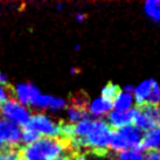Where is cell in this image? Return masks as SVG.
I'll use <instances>...</instances> for the list:
<instances>
[{"label": "cell", "instance_id": "1", "mask_svg": "<svg viewBox=\"0 0 160 160\" xmlns=\"http://www.w3.org/2000/svg\"><path fill=\"white\" fill-rule=\"evenodd\" d=\"M69 145L62 138L41 137L20 150L21 160H54L66 153Z\"/></svg>", "mask_w": 160, "mask_h": 160}, {"label": "cell", "instance_id": "2", "mask_svg": "<svg viewBox=\"0 0 160 160\" xmlns=\"http://www.w3.org/2000/svg\"><path fill=\"white\" fill-rule=\"evenodd\" d=\"M0 113L4 117V119L8 120L19 128L26 126L32 117L28 108L12 98L0 107Z\"/></svg>", "mask_w": 160, "mask_h": 160}, {"label": "cell", "instance_id": "3", "mask_svg": "<svg viewBox=\"0 0 160 160\" xmlns=\"http://www.w3.org/2000/svg\"><path fill=\"white\" fill-rule=\"evenodd\" d=\"M26 126L31 128L32 130H34L40 137L56 138L61 136L60 124H58L49 116L45 115V113H41V112H38V113L32 116Z\"/></svg>", "mask_w": 160, "mask_h": 160}, {"label": "cell", "instance_id": "4", "mask_svg": "<svg viewBox=\"0 0 160 160\" xmlns=\"http://www.w3.org/2000/svg\"><path fill=\"white\" fill-rule=\"evenodd\" d=\"M133 125L140 131L145 132L157 128V107L146 104L142 107L134 108Z\"/></svg>", "mask_w": 160, "mask_h": 160}, {"label": "cell", "instance_id": "5", "mask_svg": "<svg viewBox=\"0 0 160 160\" xmlns=\"http://www.w3.org/2000/svg\"><path fill=\"white\" fill-rule=\"evenodd\" d=\"M21 142V128L0 119V148H15Z\"/></svg>", "mask_w": 160, "mask_h": 160}, {"label": "cell", "instance_id": "6", "mask_svg": "<svg viewBox=\"0 0 160 160\" xmlns=\"http://www.w3.org/2000/svg\"><path fill=\"white\" fill-rule=\"evenodd\" d=\"M40 93V89L33 83H19L14 88V95L17 97V101L25 107H32Z\"/></svg>", "mask_w": 160, "mask_h": 160}, {"label": "cell", "instance_id": "7", "mask_svg": "<svg viewBox=\"0 0 160 160\" xmlns=\"http://www.w3.org/2000/svg\"><path fill=\"white\" fill-rule=\"evenodd\" d=\"M32 107L35 109H40V110L60 111L67 107V101L61 97H55L52 95H45L41 92Z\"/></svg>", "mask_w": 160, "mask_h": 160}, {"label": "cell", "instance_id": "8", "mask_svg": "<svg viewBox=\"0 0 160 160\" xmlns=\"http://www.w3.org/2000/svg\"><path fill=\"white\" fill-rule=\"evenodd\" d=\"M123 138V142L128 150H138L142 151V132L134 125H129L126 128L117 130Z\"/></svg>", "mask_w": 160, "mask_h": 160}, {"label": "cell", "instance_id": "9", "mask_svg": "<svg viewBox=\"0 0 160 160\" xmlns=\"http://www.w3.org/2000/svg\"><path fill=\"white\" fill-rule=\"evenodd\" d=\"M154 84H156V81L150 78V80H145L140 82L133 89L132 96H133V99L136 101V103L138 104V107L150 104Z\"/></svg>", "mask_w": 160, "mask_h": 160}, {"label": "cell", "instance_id": "10", "mask_svg": "<svg viewBox=\"0 0 160 160\" xmlns=\"http://www.w3.org/2000/svg\"><path fill=\"white\" fill-rule=\"evenodd\" d=\"M133 116H134V108L125 112L120 111H112L108 116V125L110 128H115L116 130L123 129L129 125H133Z\"/></svg>", "mask_w": 160, "mask_h": 160}, {"label": "cell", "instance_id": "11", "mask_svg": "<svg viewBox=\"0 0 160 160\" xmlns=\"http://www.w3.org/2000/svg\"><path fill=\"white\" fill-rule=\"evenodd\" d=\"M112 109V101L108 99V98L103 97H97L93 101L88 104V113L95 117H102L108 113H110Z\"/></svg>", "mask_w": 160, "mask_h": 160}, {"label": "cell", "instance_id": "12", "mask_svg": "<svg viewBox=\"0 0 160 160\" xmlns=\"http://www.w3.org/2000/svg\"><path fill=\"white\" fill-rule=\"evenodd\" d=\"M133 103L134 99L132 93L119 91L117 93V96L112 99V108H113V111L125 112L133 108Z\"/></svg>", "mask_w": 160, "mask_h": 160}, {"label": "cell", "instance_id": "13", "mask_svg": "<svg viewBox=\"0 0 160 160\" xmlns=\"http://www.w3.org/2000/svg\"><path fill=\"white\" fill-rule=\"evenodd\" d=\"M142 150L160 151V128H154L142 136Z\"/></svg>", "mask_w": 160, "mask_h": 160}, {"label": "cell", "instance_id": "14", "mask_svg": "<svg viewBox=\"0 0 160 160\" xmlns=\"http://www.w3.org/2000/svg\"><path fill=\"white\" fill-rule=\"evenodd\" d=\"M144 11L148 18L160 22V0H148L144 4Z\"/></svg>", "mask_w": 160, "mask_h": 160}, {"label": "cell", "instance_id": "15", "mask_svg": "<svg viewBox=\"0 0 160 160\" xmlns=\"http://www.w3.org/2000/svg\"><path fill=\"white\" fill-rule=\"evenodd\" d=\"M117 160H145V157L142 151L125 150L117 154Z\"/></svg>", "mask_w": 160, "mask_h": 160}, {"label": "cell", "instance_id": "16", "mask_svg": "<svg viewBox=\"0 0 160 160\" xmlns=\"http://www.w3.org/2000/svg\"><path fill=\"white\" fill-rule=\"evenodd\" d=\"M39 138H41L40 136L28 126H23V129L21 130V142L26 145H29L32 142H36Z\"/></svg>", "mask_w": 160, "mask_h": 160}, {"label": "cell", "instance_id": "17", "mask_svg": "<svg viewBox=\"0 0 160 160\" xmlns=\"http://www.w3.org/2000/svg\"><path fill=\"white\" fill-rule=\"evenodd\" d=\"M0 160H21L20 150L15 148H0Z\"/></svg>", "mask_w": 160, "mask_h": 160}, {"label": "cell", "instance_id": "18", "mask_svg": "<svg viewBox=\"0 0 160 160\" xmlns=\"http://www.w3.org/2000/svg\"><path fill=\"white\" fill-rule=\"evenodd\" d=\"M119 87L117 84H113V83H108L104 88L102 89V96L103 97L108 98V99H110L112 101L113 98L117 96V93L119 92Z\"/></svg>", "mask_w": 160, "mask_h": 160}, {"label": "cell", "instance_id": "19", "mask_svg": "<svg viewBox=\"0 0 160 160\" xmlns=\"http://www.w3.org/2000/svg\"><path fill=\"white\" fill-rule=\"evenodd\" d=\"M9 91L11 90L7 88V85L0 83V107L9 99Z\"/></svg>", "mask_w": 160, "mask_h": 160}, {"label": "cell", "instance_id": "20", "mask_svg": "<svg viewBox=\"0 0 160 160\" xmlns=\"http://www.w3.org/2000/svg\"><path fill=\"white\" fill-rule=\"evenodd\" d=\"M145 160H160V151H147Z\"/></svg>", "mask_w": 160, "mask_h": 160}, {"label": "cell", "instance_id": "21", "mask_svg": "<svg viewBox=\"0 0 160 160\" xmlns=\"http://www.w3.org/2000/svg\"><path fill=\"white\" fill-rule=\"evenodd\" d=\"M71 160H89L88 157L85 156L84 153L82 152H76V153H72L71 154Z\"/></svg>", "mask_w": 160, "mask_h": 160}, {"label": "cell", "instance_id": "22", "mask_svg": "<svg viewBox=\"0 0 160 160\" xmlns=\"http://www.w3.org/2000/svg\"><path fill=\"white\" fill-rule=\"evenodd\" d=\"M0 83L4 85H7V76L1 74V72H0Z\"/></svg>", "mask_w": 160, "mask_h": 160}, {"label": "cell", "instance_id": "23", "mask_svg": "<svg viewBox=\"0 0 160 160\" xmlns=\"http://www.w3.org/2000/svg\"><path fill=\"white\" fill-rule=\"evenodd\" d=\"M54 160H71V156H67V154L64 153V154H62V156L55 158Z\"/></svg>", "mask_w": 160, "mask_h": 160}, {"label": "cell", "instance_id": "24", "mask_svg": "<svg viewBox=\"0 0 160 160\" xmlns=\"http://www.w3.org/2000/svg\"><path fill=\"white\" fill-rule=\"evenodd\" d=\"M157 124L160 128V107H157Z\"/></svg>", "mask_w": 160, "mask_h": 160}, {"label": "cell", "instance_id": "25", "mask_svg": "<svg viewBox=\"0 0 160 160\" xmlns=\"http://www.w3.org/2000/svg\"><path fill=\"white\" fill-rule=\"evenodd\" d=\"M84 15H83V14H77V15H76V19H77V21H83V20H84Z\"/></svg>", "mask_w": 160, "mask_h": 160}]
</instances>
